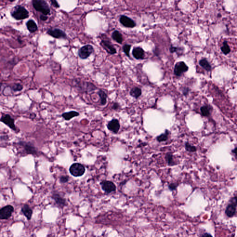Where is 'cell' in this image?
Instances as JSON below:
<instances>
[{
  "label": "cell",
  "mask_w": 237,
  "mask_h": 237,
  "mask_svg": "<svg viewBox=\"0 0 237 237\" xmlns=\"http://www.w3.org/2000/svg\"><path fill=\"white\" fill-rule=\"evenodd\" d=\"M32 4L36 11L41 12L44 15L50 14V8L44 0H32Z\"/></svg>",
  "instance_id": "6da1fadb"
},
{
  "label": "cell",
  "mask_w": 237,
  "mask_h": 237,
  "mask_svg": "<svg viewBox=\"0 0 237 237\" xmlns=\"http://www.w3.org/2000/svg\"><path fill=\"white\" fill-rule=\"evenodd\" d=\"M11 15L16 20H24L29 17V12L22 6H17L12 10Z\"/></svg>",
  "instance_id": "7a4b0ae2"
},
{
  "label": "cell",
  "mask_w": 237,
  "mask_h": 237,
  "mask_svg": "<svg viewBox=\"0 0 237 237\" xmlns=\"http://www.w3.org/2000/svg\"><path fill=\"white\" fill-rule=\"evenodd\" d=\"M69 171L70 173L74 177H81L84 174L85 168L83 165L77 163L70 166Z\"/></svg>",
  "instance_id": "3957f363"
},
{
  "label": "cell",
  "mask_w": 237,
  "mask_h": 237,
  "mask_svg": "<svg viewBox=\"0 0 237 237\" xmlns=\"http://www.w3.org/2000/svg\"><path fill=\"white\" fill-rule=\"evenodd\" d=\"M237 211V196L233 197L226 207L225 213L227 217H233L236 215Z\"/></svg>",
  "instance_id": "277c9868"
},
{
  "label": "cell",
  "mask_w": 237,
  "mask_h": 237,
  "mask_svg": "<svg viewBox=\"0 0 237 237\" xmlns=\"http://www.w3.org/2000/svg\"><path fill=\"white\" fill-rule=\"evenodd\" d=\"M94 52L93 46L90 44H87L80 48L78 52V55L82 59H88Z\"/></svg>",
  "instance_id": "5b68a950"
},
{
  "label": "cell",
  "mask_w": 237,
  "mask_h": 237,
  "mask_svg": "<svg viewBox=\"0 0 237 237\" xmlns=\"http://www.w3.org/2000/svg\"><path fill=\"white\" fill-rule=\"evenodd\" d=\"M77 84H76V86L77 88H78L79 90L83 92H90L91 91H94L95 90H97V88L94 84L91 82H77Z\"/></svg>",
  "instance_id": "8992f818"
},
{
  "label": "cell",
  "mask_w": 237,
  "mask_h": 237,
  "mask_svg": "<svg viewBox=\"0 0 237 237\" xmlns=\"http://www.w3.org/2000/svg\"><path fill=\"white\" fill-rule=\"evenodd\" d=\"M14 208L11 205H7L0 209V219L7 220L12 216Z\"/></svg>",
  "instance_id": "52a82bcc"
},
{
  "label": "cell",
  "mask_w": 237,
  "mask_h": 237,
  "mask_svg": "<svg viewBox=\"0 0 237 237\" xmlns=\"http://www.w3.org/2000/svg\"><path fill=\"white\" fill-rule=\"evenodd\" d=\"M188 67L184 62H179L176 63L175 65L174 73L178 77H180L183 73L187 72Z\"/></svg>",
  "instance_id": "ba28073f"
},
{
  "label": "cell",
  "mask_w": 237,
  "mask_h": 237,
  "mask_svg": "<svg viewBox=\"0 0 237 237\" xmlns=\"http://www.w3.org/2000/svg\"><path fill=\"white\" fill-rule=\"evenodd\" d=\"M0 121L4 123L13 131H17V128L14 124V120L10 116V115L8 114L4 115L0 118Z\"/></svg>",
  "instance_id": "9c48e42d"
},
{
  "label": "cell",
  "mask_w": 237,
  "mask_h": 237,
  "mask_svg": "<svg viewBox=\"0 0 237 237\" xmlns=\"http://www.w3.org/2000/svg\"><path fill=\"white\" fill-rule=\"evenodd\" d=\"M100 44L107 53L110 55H114L117 53L116 49L110 40L102 39Z\"/></svg>",
  "instance_id": "30bf717a"
},
{
  "label": "cell",
  "mask_w": 237,
  "mask_h": 237,
  "mask_svg": "<svg viewBox=\"0 0 237 237\" xmlns=\"http://www.w3.org/2000/svg\"><path fill=\"white\" fill-rule=\"evenodd\" d=\"M108 130L114 133H117L120 129V126L119 121L117 119H113L110 121H108L107 125Z\"/></svg>",
  "instance_id": "8fae6325"
},
{
  "label": "cell",
  "mask_w": 237,
  "mask_h": 237,
  "mask_svg": "<svg viewBox=\"0 0 237 237\" xmlns=\"http://www.w3.org/2000/svg\"><path fill=\"white\" fill-rule=\"evenodd\" d=\"M20 145L23 146L25 152L28 154L36 155L37 150L33 144L30 142H26L25 141H21L19 142Z\"/></svg>",
  "instance_id": "7c38bea8"
},
{
  "label": "cell",
  "mask_w": 237,
  "mask_h": 237,
  "mask_svg": "<svg viewBox=\"0 0 237 237\" xmlns=\"http://www.w3.org/2000/svg\"><path fill=\"white\" fill-rule=\"evenodd\" d=\"M102 189L107 193H110L115 191L116 190V187L115 183L111 181H104L101 182Z\"/></svg>",
  "instance_id": "4fadbf2b"
},
{
  "label": "cell",
  "mask_w": 237,
  "mask_h": 237,
  "mask_svg": "<svg viewBox=\"0 0 237 237\" xmlns=\"http://www.w3.org/2000/svg\"><path fill=\"white\" fill-rule=\"evenodd\" d=\"M120 21L121 24L125 27L133 28L136 26V24L133 20L125 15H121Z\"/></svg>",
  "instance_id": "5bb4252c"
},
{
  "label": "cell",
  "mask_w": 237,
  "mask_h": 237,
  "mask_svg": "<svg viewBox=\"0 0 237 237\" xmlns=\"http://www.w3.org/2000/svg\"><path fill=\"white\" fill-rule=\"evenodd\" d=\"M47 34L56 39H65L66 38V34L59 29L49 30L47 31Z\"/></svg>",
  "instance_id": "9a60e30c"
},
{
  "label": "cell",
  "mask_w": 237,
  "mask_h": 237,
  "mask_svg": "<svg viewBox=\"0 0 237 237\" xmlns=\"http://www.w3.org/2000/svg\"><path fill=\"white\" fill-rule=\"evenodd\" d=\"M132 55L136 59H143L145 57V51L140 47H134L132 50Z\"/></svg>",
  "instance_id": "2e32d148"
},
{
  "label": "cell",
  "mask_w": 237,
  "mask_h": 237,
  "mask_svg": "<svg viewBox=\"0 0 237 237\" xmlns=\"http://www.w3.org/2000/svg\"><path fill=\"white\" fill-rule=\"evenodd\" d=\"M79 115L80 114L78 112L76 111H70L63 113L61 116L66 121H69L72 118L79 116Z\"/></svg>",
  "instance_id": "e0dca14e"
},
{
  "label": "cell",
  "mask_w": 237,
  "mask_h": 237,
  "mask_svg": "<svg viewBox=\"0 0 237 237\" xmlns=\"http://www.w3.org/2000/svg\"><path fill=\"white\" fill-rule=\"evenodd\" d=\"M52 198L59 206L64 207L67 205L65 199L61 196L59 194H54L52 195Z\"/></svg>",
  "instance_id": "ac0fdd59"
},
{
  "label": "cell",
  "mask_w": 237,
  "mask_h": 237,
  "mask_svg": "<svg viewBox=\"0 0 237 237\" xmlns=\"http://www.w3.org/2000/svg\"><path fill=\"white\" fill-rule=\"evenodd\" d=\"M21 212L27 218V220H31L33 214V210L29 205L27 204L24 205L23 207L21 208Z\"/></svg>",
  "instance_id": "d6986e66"
},
{
  "label": "cell",
  "mask_w": 237,
  "mask_h": 237,
  "mask_svg": "<svg viewBox=\"0 0 237 237\" xmlns=\"http://www.w3.org/2000/svg\"><path fill=\"white\" fill-rule=\"evenodd\" d=\"M98 95L100 98V104L102 106H105L107 102V95L102 90H100L98 92Z\"/></svg>",
  "instance_id": "ffe728a7"
},
{
  "label": "cell",
  "mask_w": 237,
  "mask_h": 237,
  "mask_svg": "<svg viewBox=\"0 0 237 237\" xmlns=\"http://www.w3.org/2000/svg\"><path fill=\"white\" fill-rule=\"evenodd\" d=\"M130 95L131 97L137 99L142 95V90L140 88L137 87H134L131 89L130 91Z\"/></svg>",
  "instance_id": "44dd1931"
},
{
  "label": "cell",
  "mask_w": 237,
  "mask_h": 237,
  "mask_svg": "<svg viewBox=\"0 0 237 237\" xmlns=\"http://www.w3.org/2000/svg\"><path fill=\"white\" fill-rule=\"evenodd\" d=\"M26 26L29 31L31 33H34L38 30V26L34 21L32 20H29L27 22Z\"/></svg>",
  "instance_id": "7402d4cb"
},
{
  "label": "cell",
  "mask_w": 237,
  "mask_h": 237,
  "mask_svg": "<svg viewBox=\"0 0 237 237\" xmlns=\"http://www.w3.org/2000/svg\"><path fill=\"white\" fill-rule=\"evenodd\" d=\"M199 64L201 67H203L204 69L207 70L208 72H210L212 69V67L210 65V63L206 59H201L199 61Z\"/></svg>",
  "instance_id": "603a6c76"
},
{
  "label": "cell",
  "mask_w": 237,
  "mask_h": 237,
  "mask_svg": "<svg viewBox=\"0 0 237 237\" xmlns=\"http://www.w3.org/2000/svg\"><path fill=\"white\" fill-rule=\"evenodd\" d=\"M112 37L114 40L119 44H122L123 41L122 36L118 31H115L113 32Z\"/></svg>",
  "instance_id": "cb8c5ba5"
},
{
  "label": "cell",
  "mask_w": 237,
  "mask_h": 237,
  "mask_svg": "<svg viewBox=\"0 0 237 237\" xmlns=\"http://www.w3.org/2000/svg\"><path fill=\"white\" fill-rule=\"evenodd\" d=\"M170 134V132L168 130H166L165 133L160 134L157 137V140L158 142H164L167 140L168 139V137Z\"/></svg>",
  "instance_id": "d4e9b609"
},
{
  "label": "cell",
  "mask_w": 237,
  "mask_h": 237,
  "mask_svg": "<svg viewBox=\"0 0 237 237\" xmlns=\"http://www.w3.org/2000/svg\"><path fill=\"white\" fill-rule=\"evenodd\" d=\"M166 161L169 166H173L175 164L174 161L173 160V156L172 153L169 152L166 154L165 156Z\"/></svg>",
  "instance_id": "484cf974"
},
{
  "label": "cell",
  "mask_w": 237,
  "mask_h": 237,
  "mask_svg": "<svg viewBox=\"0 0 237 237\" xmlns=\"http://www.w3.org/2000/svg\"><path fill=\"white\" fill-rule=\"evenodd\" d=\"M221 50L222 51L223 54H225L226 55L228 54L230 52V47L228 44V43L226 40L223 42V45L222 47H221Z\"/></svg>",
  "instance_id": "4316f807"
},
{
  "label": "cell",
  "mask_w": 237,
  "mask_h": 237,
  "mask_svg": "<svg viewBox=\"0 0 237 237\" xmlns=\"http://www.w3.org/2000/svg\"><path fill=\"white\" fill-rule=\"evenodd\" d=\"M200 112L203 116L204 117H208L210 115V110L208 106H203L200 108Z\"/></svg>",
  "instance_id": "83f0119b"
},
{
  "label": "cell",
  "mask_w": 237,
  "mask_h": 237,
  "mask_svg": "<svg viewBox=\"0 0 237 237\" xmlns=\"http://www.w3.org/2000/svg\"><path fill=\"white\" fill-rule=\"evenodd\" d=\"M10 88L12 91L16 92L21 91L23 90V86L21 84L16 83V84H14L13 85L11 86Z\"/></svg>",
  "instance_id": "f1b7e54d"
},
{
  "label": "cell",
  "mask_w": 237,
  "mask_h": 237,
  "mask_svg": "<svg viewBox=\"0 0 237 237\" xmlns=\"http://www.w3.org/2000/svg\"><path fill=\"white\" fill-rule=\"evenodd\" d=\"M185 147L186 150L190 153H194V152H196V150H197L195 146L191 145L188 142L185 143Z\"/></svg>",
  "instance_id": "f546056e"
},
{
  "label": "cell",
  "mask_w": 237,
  "mask_h": 237,
  "mask_svg": "<svg viewBox=\"0 0 237 237\" xmlns=\"http://www.w3.org/2000/svg\"><path fill=\"white\" fill-rule=\"evenodd\" d=\"M131 46L130 44H126L123 47V50L125 54L128 57H130V51L131 50Z\"/></svg>",
  "instance_id": "4dcf8cb0"
},
{
  "label": "cell",
  "mask_w": 237,
  "mask_h": 237,
  "mask_svg": "<svg viewBox=\"0 0 237 237\" xmlns=\"http://www.w3.org/2000/svg\"><path fill=\"white\" fill-rule=\"evenodd\" d=\"M177 187H178V185H177V184L174 183H171L169 185L168 187H169V190H170L173 191L176 190Z\"/></svg>",
  "instance_id": "1f68e13d"
},
{
  "label": "cell",
  "mask_w": 237,
  "mask_h": 237,
  "mask_svg": "<svg viewBox=\"0 0 237 237\" xmlns=\"http://www.w3.org/2000/svg\"><path fill=\"white\" fill-rule=\"evenodd\" d=\"M120 108V105L118 102H114L113 103V106L112 107V110H119Z\"/></svg>",
  "instance_id": "d6a6232c"
},
{
  "label": "cell",
  "mask_w": 237,
  "mask_h": 237,
  "mask_svg": "<svg viewBox=\"0 0 237 237\" xmlns=\"http://www.w3.org/2000/svg\"><path fill=\"white\" fill-rule=\"evenodd\" d=\"M69 181V178L67 176H62L60 178V182L61 183H65Z\"/></svg>",
  "instance_id": "836d02e7"
},
{
  "label": "cell",
  "mask_w": 237,
  "mask_h": 237,
  "mask_svg": "<svg viewBox=\"0 0 237 237\" xmlns=\"http://www.w3.org/2000/svg\"><path fill=\"white\" fill-rule=\"evenodd\" d=\"M179 48L178 47H173V46H171L170 48V51L171 53H173L174 52H176L178 51Z\"/></svg>",
  "instance_id": "e575fe53"
},
{
  "label": "cell",
  "mask_w": 237,
  "mask_h": 237,
  "mask_svg": "<svg viewBox=\"0 0 237 237\" xmlns=\"http://www.w3.org/2000/svg\"><path fill=\"white\" fill-rule=\"evenodd\" d=\"M183 93L184 95H187L188 94V93L190 92V89L188 88H184L182 90Z\"/></svg>",
  "instance_id": "d590c367"
},
{
  "label": "cell",
  "mask_w": 237,
  "mask_h": 237,
  "mask_svg": "<svg viewBox=\"0 0 237 237\" xmlns=\"http://www.w3.org/2000/svg\"><path fill=\"white\" fill-rule=\"evenodd\" d=\"M51 2H52V5L54 6V7H56V8H58L59 7V4H58V2H57L56 0H51Z\"/></svg>",
  "instance_id": "8d00e7d4"
},
{
  "label": "cell",
  "mask_w": 237,
  "mask_h": 237,
  "mask_svg": "<svg viewBox=\"0 0 237 237\" xmlns=\"http://www.w3.org/2000/svg\"><path fill=\"white\" fill-rule=\"evenodd\" d=\"M40 18L42 21H46L47 20L48 17L47 16V15L43 14V15H41V16H40Z\"/></svg>",
  "instance_id": "74e56055"
},
{
  "label": "cell",
  "mask_w": 237,
  "mask_h": 237,
  "mask_svg": "<svg viewBox=\"0 0 237 237\" xmlns=\"http://www.w3.org/2000/svg\"><path fill=\"white\" fill-rule=\"evenodd\" d=\"M236 150H237V147H235L234 149H233V150H232V153L235 154V156H236Z\"/></svg>",
  "instance_id": "f35d334b"
},
{
  "label": "cell",
  "mask_w": 237,
  "mask_h": 237,
  "mask_svg": "<svg viewBox=\"0 0 237 237\" xmlns=\"http://www.w3.org/2000/svg\"><path fill=\"white\" fill-rule=\"evenodd\" d=\"M201 236H212V235L209 233H206L204 234L203 235H201Z\"/></svg>",
  "instance_id": "ab89813d"
},
{
  "label": "cell",
  "mask_w": 237,
  "mask_h": 237,
  "mask_svg": "<svg viewBox=\"0 0 237 237\" xmlns=\"http://www.w3.org/2000/svg\"><path fill=\"white\" fill-rule=\"evenodd\" d=\"M2 84L0 82V90H1V86H2Z\"/></svg>",
  "instance_id": "60d3db41"
},
{
  "label": "cell",
  "mask_w": 237,
  "mask_h": 237,
  "mask_svg": "<svg viewBox=\"0 0 237 237\" xmlns=\"http://www.w3.org/2000/svg\"><path fill=\"white\" fill-rule=\"evenodd\" d=\"M8 1H11V2H13V1H14L15 0H8Z\"/></svg>",
  "instance_id": "b9f144b4"
}]
</instances>
